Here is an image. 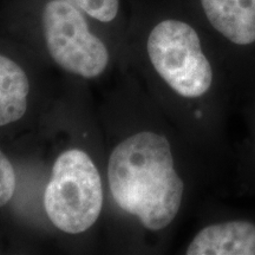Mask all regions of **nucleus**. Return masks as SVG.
<instances>
[{
  "label": "nucleus",
  "instance_id": "7",
  "mask_svg": "<svg viewBox=\"0 0 255 255\" xmlns=\"http://www.w3.org/2000/svg\"><path fill=\"white\" fill-rule=\"evenodd\" d=\"M30 82L17 62L0 53V127L17 122L27 109Z\"/></svg>",
  "mask_w": 255,
  "mask_h": 255
},
{
  "label": "nucleus",
  "instance_id": "9",
  "mask_svg": "<svg viewBox=\"0 0 255 255\" xmlns=\"http://www.w3.org/2000/svg\"><path fill=\"white\" fill-rule=\"evenodd\" d=\"M15 188L17 176L11 161L0 149V208L7 205L12 200Z\"/></svg>",
  "mask_w": 255,
  "mask_h": 255
},
{
  "label": "nucleus",
  "instance_id": "4",
  "mask_svg": "<svg viewBox=\"0 0 255 255\" xmlns=\"http://www.w3.org/2000/svg\"><path fill=\"white\" fill-rule=\"evenodd\" d=\"M43 30L53 62L73 75L95 78L109 63V52L89 30L82 11L64 1L51 0L43 11Z\"/></svg>",
  "mask_w": 255,
  "mask_h": 255
},
{
  "label": "nucleus",
  "instance_id": "8",
  "mask_svg": "<svg viewBox=\"0 0 255 255\" xmlns=\"http://www.w3.org/2000/svg\"><path fill=\"white\" fill-rule=\"evenodd\" d=\"M102 23H110L119 13V0H64Z\"/></svg>",
  "mask_w": 255,
  "mask_h": 255
},
{
  "label": "nucleus",
  "instance_id": "2",
  "mask_svg": "<svg viewBox=\"0 0 255 255\" xmlns=\"http://www.w3.org/2000/svg\"><path fill=\"white\" fill-rule=\"evenodd\" d=\"M146 50L156 73L178 97L202 100L214 90L216 71L191 25L161 21L149 34Z\"/></svg>",
  "mask_w": 255,
  "mask_h": 255
},
{
  "label": "nucleus",
  "instance_id": "6",
  "mask_svg": "<svg viewBox=\"0 0 255 255\" xmlns=\"http://www.w3.org/2000/svg\"><path fill=\"white\" fill-rule=\"evenodd\" d=\"M212 27L235 47L255 45V0H201Z\"/></svg>",
  "mask_w": 255,
  "mask_h": 255
},
{
  "label": "nucleus",
  "instance_id": "3",
  "mask_svg": "<svg viewBox=\"0 0 255 255\" xmlns=\"http://www.w3.org/2000/svg\"><path fill=\"white\" fill-rule=\"evenodd\" d=\"M103 188L97 168L87 152L70 149L57 157L44 191V208L62 232L79 234L100 218Z\"/></svg>",
  "mask_w": 255,
  "mask_h": 255
},
{
  "label": "nucleus",
  "instance_id": "5",
  "mask_svg": "<svg viewBox=\"0 0 255 255\" xmlns=\"http://www.w3.org/2000/svg\"><path fill=\"white\" fill-rule=\"evenodd\" d=\"M187 255H255V220L233 218L209 223L189 242Z\"/></svg>",
  "mask_w": 255,
  "mask_h": 255
},
{
  "label": "nucleus",
  "instance_id": "1",
  "mask_svg": "<svg viewBox=\"0 0 255 255\" xmlns=\"http://www.w3.org/2000/svg\"><path fill=\"white\" fill-rule=\"evenodd\" d=\"M108 181L115 203L149 231L168 228L182 207L186 183L162 133L141 131L121 142L109 157Z\"/></svg>",
  "mask_w": 255,
  "mask_h": 255
}]
</instances>
